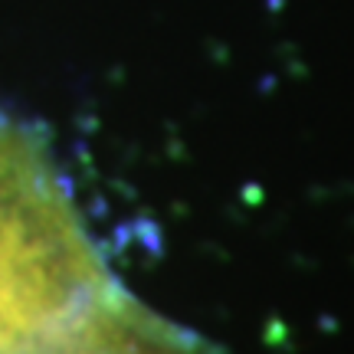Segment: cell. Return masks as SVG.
Returning a JSON list of instances; mask_svg holds the SVG:
<instances>
[{
    "label": "cell",
    "instance_id": "obj_1",
    "mask_svg": "<svg viewBox=\"0 0 354 354\" xmlns=\"http://www.w3.org/2000/svg\"><path fill=\"white\" fill-rule=\"evenodd\" d=\"M0 354H210L122 282L46 135L3 109Z\"/></svg>",
    "mask_w": 354,
    "mask_h": 354
}]
</instances>
